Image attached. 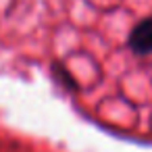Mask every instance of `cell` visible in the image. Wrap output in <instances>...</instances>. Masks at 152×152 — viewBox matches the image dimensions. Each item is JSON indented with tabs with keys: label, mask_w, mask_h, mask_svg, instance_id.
I'll return each instance as SVG.
<instances>
[{
	"label": "cell",
	"mask_w": 152,
	"mask_h": 152,
	"mask_svg": "<svg viewBox=\"0 0 152 152\" xmlns=\"http://www.w3.org/2000/svg\"><path fill=\"white\" fill-rule=\"evenodd\" d=\"M129 46L135 54H152V17L142 19L129 34Z\"/></svg>",
	"instance_id": "1"
}]
</instances>
